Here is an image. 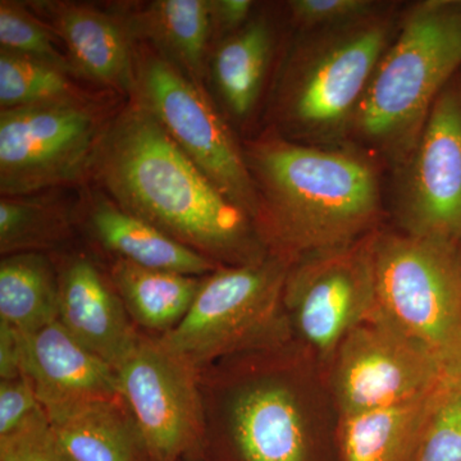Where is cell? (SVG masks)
Instances as JSON below:
<instances>
[{"instance_id":"1","label":"cell","mask_w":461,"mask_h":461,"mask_svg":"<svg viewBox=\"0 0 461 461\" xmlns=\"http://www.w3.org/2000/svg\"><path fill=\"white\" fill-rule=\"evenodd\" d=\"M91 175L122 211L218 266H245L269 254L253 220L191 162L138 98L109 121Z\"/></svg>"},{"instance_id":"2","label":"cell","mask_w":461,"mask_h":461,"mask_svg":"<svg viewBox=\"0 0 461 461\" xmlns=\"http://www.w3.org/2000/svg\"><path fill=\"white\" fill-rule=\"evenodd\" d=\"M242 151L256 186L254 224L272 256L291 264L375 232L381 187L366 158L277 135L248 141Z\"/></svg>"},{"instance_id":"3","label":"cell","mask_w":461,"mask_h":461,"mask_svg":"<svg viewBox=\"0 0 461 461\" xmlns=\"http://www.w3.org/2000/svg\"><path fill=\"white\" fill-rule=\"evenodd\" d=\"M293 345L199 372L206 429L222 437L230 461H335V429L315 420Z\"/></svg>"},{"instance_id":"4","label":"cell","mask_w":461,"mask_h":461,"mask_svg":"<svg viewBox=\"0 0 461 461\" xmlns=\"http://www.w3.org/2000/svg\"><path fill=\"white\" fill-rule=\"evenodd\" d=\"M460 68L461 0L418 3L357 105V129L384 153L408 156L437 98Z\"/></svg>"},{"instance_id":"5","label":"cell","mask_w":461,"mask_h":461,"mask_svg":"<svg viewBox=\"0 0 461 461\" xmlns=\"http://www.w3.org/2000/svg\"><path fill=\"white\" fill-rule=\"evenodd\" d=\"M288 267L272 254L245 266L220 267L203 277L181 323L154 339L198 372L230 357L293 345L284 304Z\"/></svg>"},{"instance_id":"6","label":"cell","mask_w":461,"mask_h":461,"mask_svg":"<svg viewBox=\"0 0 461 461\" xmlns=\"http://www.w3.org/2000/svg\"><path fill=\"white\" fill-rule=\"evenodd\" d=\"M375 314L451 372L461 362V244L377 232Z\"/></svg>"},{"instance_id":"7","label":"cell","mask_w":461,"mask_h":461,"mask_svg":"<svg viewBox=\"0 0 461 461\" xmlns=\"http://www.w3.org/2000/svg\"><path fill=\"white\" fill-rule=\"evenodd\" d=\"M391 23L373 14L336 27L300 51L282 78L277 111L293 135L335 136L357 105L390 41Z\"/></svg>"},{"instance_id":"8","label":"cell","mask_w":461,"mask_h":461,"mask_svg":"<svg viewBox=\"0 0 461 461\" xmlns=\"http://www.w3.org/2000/svg\"><path fill=\"white\" fill-rule=\"evenodd\" d=\"M136 93L175 144L212 184L256 220L258 199L244 151L200 84L162 54L133 50Z\"/></svg>"},{"instance_id":"9","label":"cell","mask_w":461,"mask_h":461,"mask_svg":"<svg viewBox=\"0 0 461 461\" xmlns=\"http://www.w3.org/2000/svg\"><path fill=\"white\" fill-rule=\"evenodd\" d=\"M109 121L89 98L0 112V193L29 196L93 169Z\"/></svg>"},{"instance_id":"10","label":"cell","mask_w":461,"mask_h":461,"mask_svg":"<svg viewBox=\"0 0 461 461\" xmlns=\"http://www.w3.org/2000/svg\"><path fill=\"white\" fill-rule=\"evenodd\" d=\"M375 235L288 267L284 304L291 332L318 362L329 364L346 335L377 309Z\"/></svg>"},{"instance_id":"11","label":"cell","mask_w":461,"mask_h":461,"mask_svg":"<svg viewBox=\"0 0 461 461\" xmlns=\"http://www.w3.org/2000/svg\"><path fill=\"white\" fill-rule=\"evenodd\" d=\"M329 364L338 418L412 402L457 375L375 312L346 335Z\"/></svg>"},{"instance_id":"12","label":"cell","mask_w":461,"mask_h":461,"mask_svg":"<svg viewBox=\"0 0 461 461\" xmlns=\"http://www.w3.org/2000/svg\"><path fill=\"white\" fill-rule=\"evenodd\" d=\"M118 386L153 461H178L205 444L199 372L141 336L117 368Z\"/></svg>"},{"instance_id":"13","label":"cell","mask_w":461,"mask_h":461,"mask_svg":"<svg viewBox=\"0 0 461 461\" xmlns=\"http://www.w3.org/2000/svg\"><path fill=\"white\" fill-rule=\"evenodd\" d=\"M400 196L403 232L461 244V83L430 109L411 153Z\"/></svg>"},{"instance_id":"14","label":"cell","mask_w":461,"mask_h":461,"mask_svg":"<svg viewBox=\"0 0 461 461\" xmlns=\"http://www.w3.org/2000/svg\"><path fill=\"white\" fill-rule=\"evenodd\" d=\"M58 285V321L90 353L117 371L141 336L113 284L90 259L77 257L63 267Z\"/></svg>"},{"instance_id":"15","label":"cell","mask_w":461,"mask_h":461,"mask_svg":"<svg viewBox=\"0 0 461 461\" xmlns=\"http://www.w3.org/2000/svg\"><path fill=\"white\" fill-rule=\"evenodd\" d=\"M23 375L45 411L121 396L117 372L56 321L23 335Z\"/></svg>"},{"instance_id":"16","label":"cell","mask_w":461,"mask_h":461,"mask_svg":"<svg viewBox=\"0 0 461 461\" xmlns=\"http://www.w3.org/2000/svg\"><path fill=\"white\" fill-rule=\"evenodd\" d=\"M32 7L50 20L48 25L65 42L77 74L131 98L135 95V57L126 27L91 5L47 2Z\"/></svg>"},{"instance_id":"17","label":"cell","mask_w":461,"mask_h":461,"mask_svg":"<svg viewBox=\"0 0 461 461\" xmlns=\"http://www.w3.org/2000/svg\"><path fill=\"white\" fill-rule=\"evenodd\" d=\"M412 402L338 418L335 461H415L430 415L455 377Z\"/></svg>"},{"instance_id":"18","label":"cell","mask_w":461,"mask_h":461,"mask_svg":"<svg viewBox=\"0 0 461 461\" xmlns=\"http://www.w3.org/2000/svg\"><path fill=\"white\" fill-rule=\"evenodd\" d=\"M45 411L58 442L74 461H153L122 396Z\"/></svg>"},{"instance_id":"19","label":"cell","mask_w":461,"mask_h":461,"mask_svg":"<svg viewBox=\"0 0 461 461\" xmlns=\"http://www.w3.org/2000/svg\"><path fill=\"white\" fill-rule=\"evenodd\" d=\"M89 222L105 250L144 268L205 277L222 267L109 200L93 203Z\"/></svg>"},{"instance_id":"20","label":"cell","mask_w":461,"mask_h":461,"mask_svg":"<svg viewBox=\"0 0 461 461\" xmlns=\"http://www.w3.org/2000/svg\"><path fill=\"white\" fill-rule=\"evenodd\" d=\"M111 281L135 326L166 335L189 313L203 277L144 268L115 259Z\"/></svg>"},{"instance_id":"21","label":"cell","mask_w":461,"mask_h":461,"mask_svg":"<svg viewBox=\"0 0 461 461\" xmlns=\"http://www.w3.org/2000/svg\"><path fill=\"white\" fill-rule=\"evenodd\" d=\"M131 30L157 45L162 56L200 84L212 33L205 0H157L133 17Z\"/></svg>"},{"instance_id":"22","label":"cell","mask_w":461,"mask_h":461,"mask_svg":"<svg viewBox=\"0 0 461 461\" xmlns=\"http://www.w3.org/2000/svg\"><path fill=\"white\" fill-rule=\"evenodd\" d=\"M58 275L42 253H18L0 263V321L23 335L58 321Z\"/></svg>"},{"instance_id":"23","label":"cell","mask_w":461,"mask_h":461,"mask_svg":"<svg viewBox=\"0 0 461 461\" xmlns=\"http://www.w3.org/2000/svg\"><path fill=\"white\" fill-rule=\"evenodd\" d=\"M271 50V29L264 20L249 23L217 48L215 85L224 104L236 117H245L256 107Z\"/></svg>"},{"instance_id":"24","label":"cell","mask_w":461,"mask_h":461,"mask_svg":"<svg viewBox=\"0 0 461 461\" xmlns=\"http://www.w3.org/2000/svg\"><path fill=\"white\" fill-rule=\"evenodd\" d=\"M67 212L41 199L2 196L0 200V251L2 256L41 253L67 238Z\"/></svg>"},{"instance_id":"25","label":"cell","mask_w":461,"mask_h":461,"mask_svg":"<svg viewBox=\"0 0 461 461\" xmlns=\"http://www.w3.org/2000/svg\"><path fill=\"white\" fill-rule=\"evenodd\" d=\"M86 99L62 69L20 54L0 51V108Z\"/></svg>"},{"instance_id":"26","label":"cell","mask_w":461,"mask_h":461,"mask_svg":"<svg viewBox=\"0 0 461 461\" xmlns=\"http://www.w3.org/2000/svg\"><path fill=\"white\" fill-rule=\"evenodd\" d=\"M56 33L20 3H0V45L2 50L50 63L66 74L77 75L69 58L57 48Z\"/></svg>"},{"instance_id":"27","label":"cell","mask_w":461,"mask_h":461,"mask_svg":"<svg viewBox=\"0 0 461 461\" xmlns=\"http://www.w3.org/2000/svg\"><path fill=\"white\" fill-rule=\"evenodd\" d=\"M415 461H461V375L430 415Z\"/></svg>"},{"instance_id":"28","label":"cell","mask_w":461,"mask_h":461,"mask_svg":"<svg viewBox=\"0 0 461 461\" xmlns=\"http://www.w3.org/2000/svg\"><path fill=\"white\" fill-rule=\"evenodd\" d=\"M0 461H74L63 450L42 408L20 429L0 437Z\"/></svg>"},{"instance_id":"29","label":"cell","mask_w":461,"mask_h":461,"mask_svg":"<svg viewBox=\"0 0 461 461\" xmlns=\"http://www.w3.org/2000/svg\"><path fill=\"white\" fill-rule=\"evenodd\" d=\"M288 8L300 26L336 29L373 16L375 5L368 0H294Z\"/></svg>"},{"instance_id":"30","label":"cell","mask_w":461,"mask_h":461,"mask_svg":"<svg viewBox=\"0 0 461 461\" xmlns=\"http://www.w3.org/2000/svg\"><path fill=\"white\" fill-rule=\"evenodd\" d=\"M41 409L42 405L26 375L0 381V437L20 429Z\"/></svg>"},{"instance_id":"31","label":"cell","mask_w":461,"mask_h":461,"mask_svg":"<svg viewBox=\"0 0 461 461\" xmlns=\"http://www.w3.org/2000/svg\"><path fill=\"white\" fill-rule=\"evenodd\" d=\"M23 375V336L0 321V381Z\"/></svg>"},{"instance_id":"32","label":"cell","mask_w":461,"mask_h":461,"mask_svg":"<svg viewBox=\"0 0 461 461\" xmlns=\"http://www.w3.org/2000/svg\"><path fill=\"white\" fill-rule=\"evenodd\" d=\"M212 29L217 32H239L253 9L250 0H213L209 2Z\"/></svg>"},{"instance_id":"33","label":"cell","mask_w":461,"mask_h":461,"mask_svg":"<svg viewBox=\"0 0 461 461\" xmlns=\"http://www.w3.org/2000/svg\"><path fill=\"white\" fill-rule=\"evenodd\" d=\"M459 373L461 375V362H460V366H459Z\"/></svg>"},{"instance_id":"34","label":"cell","mask_w":461,"mask_h":461,"mask_svg":"<svg viewBox=\"0 0 461 461\" xmlns=\"http://www.w3.org/2000/svg\"><path fill=\"white\" fill-rule=\"evenodd\" d=\"M459 81L461 83V72H460V75H459Z\"/></svg>"}]
</instances>
